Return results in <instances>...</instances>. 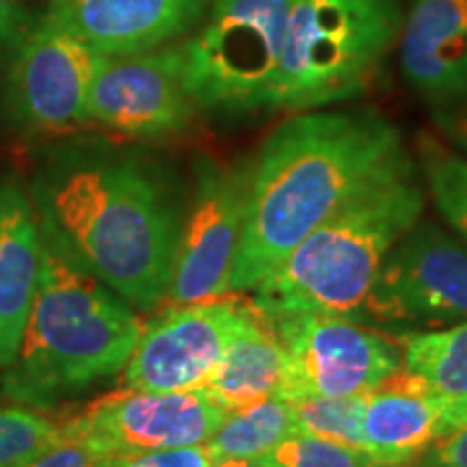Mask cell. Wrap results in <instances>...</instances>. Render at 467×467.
I'll return each mask as SVG.
<instances>
[{
  "label": "cell",
  "instance_id": "cell-1",
  "mask_svg": "<svg viewBox=\"0 0 467 467\" xmlns=\"http://www.w3.org/2000/svg\"><path fill=\"white\" fill-rule=\"evenodd\" d=\"M377 110H301L247 161V208L232 295L251 292L307 234L366 186L411 162Z\"/></svg>",
  "mask_w": 467,
  "mask_h": 467
},
{
  "label": "cell",
  "instance_id": "cell-2",
  "mask_svg": "<svg viewBox=\"0 0 467 467\" xmlns=\"http://www.w3.org/2000/svg\"><path fill=\"white\" fill-rule=\"evenodd\" d=\"M39 223L128 306L156 309L171 285L184 213L165 180L130 156H67L35 184Z\"/></svg>",
  "mask_w": 467,
  "mask_h": 467
},
{
  "label": "cell",
  "instance_id": "cell-3",
  "mask_svg": "<svg viewBox=\"0 0 467 467\" xmlns=\"http://www.w3.org/2000/svg\"><path fill=\"white\" fill-rule=\"evenodd\" d=\"M39 285L3 392L35 411H50L130 359L141 318L109 285L76 265L42 230Z\"/></svg>",
  "mask_w": 467,
  "mask_h": 467
},
{
  "label": "cell",
  "instance_id": "cell-4",
  "mask_svg": "<svg viewBox=\"0 0 467 467\" xmlns=\"http://www.w3.org/2000/svg\"><path fill=\"white\" fill-rule=\"evenodd\" d=\"M422 210L424 186L411 161L366 186L307 234L251 290V303L266 317L323 314L361 323L379 266Z\"/></svg>",
  "mask_w": 467,
  "mask_h": 467
},
{
  "label": "cell",
  "instance_id": "cell-5",
  "mask_svg": "<svg viewBox=\"0 0 467 467\" xmlns=\"http://www.w3.org/2000/svg\"><path fill=\"white\" fill-rule=\"evenodd\" d=\"M399 0H292L273 110L358 98L400 33Z\"/></svg>",
  "mask_w": 467,
  "mask_h": 467
},
{
  "label": "cell",
  "instance_id": "cell-6",
  "mask_svg": "<svg viewBox=\"0 0 467 467\" xmlns=\"http://www.w3.org/2000/svg\"><path fill=\"white\" fill-rule=\"evenodd\" d=\"M292 0H214L180 46L197 109L273 110Z\"/></svg>",
  "mask_w": 467,
  "mask_h": 467
},
{
  "label": "cell",
  "instance_id": "cell-7",
  "mask_svg": "<svg viewBox=\"0 0 467 467\" xmlns=\"http://www.w3.org/2000/svg\"><path fill=\"white\" fill-rule=\"evenodd\" d=\"M461 320H467V244L418 221L379 266L361 323L413 334Z\"/></svg>",
  "mask_w": 467,
  "mask_h": 467
},
{
  "label": "cell",
  "instance_id": "cell-8",
  "mask_svg": "<svg viewBox=\"0 0 467 467\" xmlns=\"http://www.w3.org/2000/svg\"><path fill=\"white\" fill-rule=\"evenodd\" d=\"M266 318L288 353L282 399L368 394L402 368L400 342L375 334L358 320L323 314Z\"/></svg>",
  "mask_w": 467,
  "mask_h": 467
},
{
  "label": "cell",
  "instance_id": "cell-9",
  "mask_svg": "<svg viewBox=\"0 0 467 467\" xmlns=\"http://www.w3.org/2000/svg\"><path fill=\"white\" fill-rule=\"evenodd\" d=\"M247 208V162L236 167L202 159L195 191L184 213L175 251L169 306L230 296L232 271L241 244Z\"/></svg>",
  "mask_w": 467,
  "mask_h": 467
},
{
  "label": "cell",
  "instance_id": "cell-10",
  "mask_svg": "<svg viewBox=\"0 0 467 467\" xmlns=\"http://www.w3.org/2000/svg\"><path fill=\"white\" fill-rule=\"evenodd\" d=\"M102 55L48 16L17 39L7 107L33 132H69L89 121L87 96Z\"/></svg>",
  "mask_w": 467,
  "mask_h": 467
},
{
  "label": "cell",
  "instance_id": "cell-11",
  "mask_svg": "<svg viewBox=\"0 0 467 467\" xmlns=\"http://www.w3.org/2000/svg\"><path fill=\"white\" fill-rule=\"evenodd\" d=\"M195 110L180 46L102 57L87 96L89 121L128 137L178 132Z\"/></svg>",
  "mask_w": 467,
  "mask_h": 467
},
{
  "label": "cell",
  "instance_id": "cell-12",
  "mask_svg": "<svg viewBox=\"0 0 467 467\" xmlns=\"http://www.w3.org/2000/svg\"><path fill=\"white\" fill-rule=\"evenodd\" d=\"M244 309L247 301L227 296L165 309L143 325L124 366L126 388L150 392L200 389L223 358Z\"/></svg>",
  "mask_w": 467,
  "mask_h": 467
},
{
  "label": "cell",
  "instance_id": "cell-13",
  "mask_svg": "<svg viewBox=\"0 0 467 467\" xmlns=\"http://www.w3.org/2000/svg\"><path fill=\"white\" fill-rule=\"evenodd\" d=\"M225 413L202 389L150 392L126 388L63 426L69 435L83 437L110 457L206 443Z\"/></svg>",
  "mask_w": 467,
  "mask_h": 467
},
{
  "label": "cell",
  "instance_id": "cell-14",
  "mask_svg": "<svg viewBox=\"0 0 467 467\" xmlns=\"http://www.w3.org/2000/svg\"><path fill=\"white\" fill-rule=\"evenodd\" d=\"M210 0H52L48 17L98 55H132L167 46L202 22Z\"/></svg>",
  "mask_w": 467,
  "mask_h": 467
},
{
  "label": "cell",
  "instance_id": "cell-15",
  "mask_svg": "<svg viewBox=\"0 0 467 467\" xmlns=\"http://www.w3.org/2000/svg\"><path fill=\"white\" fill-rule=\"evenodd\" d=\"M461 424L457 405L431 392L405 368L366 394L361 437L377 465L411 463Z\"/></svg>",
  "mask_w": 467,
  "mask_h": 467
},
{
  "label": "cell",
  "instance_id": "cell-16",
  "mask_svg": "<svg viewBox=\"0 0 467 467\" xmlns=\"http://www.w3.org/2000/svg\"><path fill=\"white\" fill-rule=\"evenodd\" d=\"M400 69L433 107L467 93V0H409Z\"/></svg>",
  "mask_w": 467,
  "mask_h": 467
},
{
  "label": "cell",
  "instance_id": "cell-17",
  "mask_svg": "<svg viewBox=\"0 0 467 467\" xmlns=\"http://www.w3.org/2000/svg\"><path fill=\"white\" fill-rule=\"evenodd\" d=\"M42 223L16 180L0 182V368L20 348L42 268Z\"/></svg>",
  "mask_w": 467,
  "mask_h": 467
},
{
  "label": "cell",
  "instance_id": "cell-18",
  "mask_svg": "<svg viewBox=\"0 0 467 467\" xmlns=\"http://www.w3.org/2000/svg\"><path fill=\"white\" fill-rule=\"evenodd\" d=\"M288 379V353L258 307L247 301L223 358L203 381L202 392L225 411L282 396Z\"/></svg>",
  "mask_w": 467,
  "mask_h": 467
},
{
  "label": "cell",
  "instance_id": "cell-19",
  "mask_svg": "<svg viewBox=\"0 0 467 467\" xmlns=\"http://www.w3.org/2000/svg\"><path fill=\"white\" fill-rule=\"evenodd\" d=\"M402 368L448 402L467 405V320L400 337Z\"/></svg>",
  "mask_w": 467,
  "mask_h": 467
},
{
  "label": "cell",
  "instance_id": "cell-20",
  "mask_svg": "<svg viewBox=\"0 0 467 467\" xmlns=\"http://www.w3.org/2000/svg\"><path fill=\"white\" fill-rule=\"evenodd\" d=\"M292 433H296V429L290 402L273 396L227 411L217 431L208 437L206 448L217 463L255 461Z\"/></svg>",
  "mask_w": 467,
  "mask_h": 467
},
{
  "label": "cell",
  "instance_id": "cell-21",
  "mask_svg": "<svg viewBox=\"0 0 467 467\" xmlns=\"http://www.w3.org/2000/svg\"><path fill=\"white\" fill-rule=\"evenodd\" d=\"M418 169L441 217L467 244V159L433 134L422 132L418 139Z\"/></svg>",
  "mask_w": 467,
  "mask_h": 467
},
{
  "label": "cell",
  "instance_id": "cell-22",
  "mask_svg": "<svg viewBox=\"0 0 467 467\" xmlns=\"http://www.w3.org/2000/svg\"><path fill=\"white\" fill-rule=\"evenodd\" d=\"M366 394L329 399V396H295L290 402L296 433H306L323 440L344 443L366 452L361 437V409Z\"/></svg>",
  "mask_w": 467,
  "mask_h": 467
},
{
  "label": "cell",
  "instance_id": "cell-23",
  "mask_svg": "<svg viewBox=\"0 0 467 467\" xmlns=\"http://www.w3.org/2000/svg\"><path fill=\"white\" fill-rule=\"evenodd\" d=\"M66 437L63 422L25 407L0 409V467H20Z\"/></svg>",
  "mask_w": 467,
  "mask_h": 467
},
{
  "label": "cell",
  "instance_id": "cell-24",
  "mask_svg": "<svg viewBox=\"0 0 467 467\" xmlns=\"http://www.w3.org/2000/svg\"><path fill=\"white\" fill-rule=\"evenodd\" d=\"M255 461L273 467H377L364 451L306 433L288 435Z\"/></svg>",
  "mask_w": 467,
  "mask_h": 467
},
{
  "label": "cell",
  "instance_id": "cell-25",
  "mask_svg": "<svg viewBox=\"0 0 467 467\" xmlns=\"http://www.w3.org/2000/svg\"><path fill=\"white\" fill-rule=\"evenodd\" d=\"M217 461L206 448V443L165 451H148L132 454H110L100 467H214Z\"/></svg>",
  "mask_w": 467,
  "mask_h": 467
},
{
  "label": "cell",
  "instance_id": "cell-26",
  "mask_svg": "<svg viewBox=\"0 0 467 467\" xmlns=\"http://www.w3.org/2000/svg\"><path fill=\"white\" fill-rule=\"evenodd\" d=\"M107 457L109 454L98 451L93 443L83 440V437L69 435L66 431V437L61 441H57L48 451L37 454L20 467H100Z\"/></svg>",
  "mask_w": 467,
  "mask_h": 467
},
{
  "label": "cell",
  "instance_id": "cell-27",
  "mask_svg": "<svg viewBox=\"0 0 467 467\" xmlns=\"http://www.w3.org/2000/svg\"><path fill=\"white\" fill-rule=\"evenodd\" d=\"M418 461L435 467H467V424L435 440Z\"/></svg>",
  "mask_w": 467,
  "mask_h": 467
},
{
  "label": "cell",
  "instance_id": "cell-28",
  "mask_svg": "<svg viewBox=\"0 0 467 467\" xmlns=\"http://www.w3.org/2000/svg\"><path fill=\"white\" fill-rule=\"evenodd\" d=\"M433 121L448 143L467 154V93L451 102L437 104Z\"/></svg>",
  "mask_w": 467,
  "mask_h": 467
},
{
  "label": "cell",
  "instance_id": "cell-29",
  "mask_svg": "<svg viewBox=\"0 0 467 467\" xmlns=\"http://www.w3.org/2000/svg\"><path fill=\"white\" fill-rule=\"evenodd\" d=\"M214 467H273L268 463H262V461H221Z\"/></svg>",
  "mask_w": 467,
  "mask_h": 467
},
{
  "label": "cell",
  "instance_id": "cell-30",
  "mask_svg": "<svg viewBox=\"0 0 467 467\" xmlns=\"http://www.w3.org/2000/svg\"><path fill=\"white\" fill-rule=\"evenodd\" d=\"M377 467H435V465L422 463V461H411V463H400V465H377Z\"/></svg>",
  "mask_w": 467,
  "mask_h": 467
},
{
  "label": "cell",
  "instance_id": "cell-31",
  "mask_svg": "<svg viewBox=\"0 0 467 467\" xmlns=\"http://www.w3.org/2000/svg\"><path fill=\"white\" fill-rule=\"evenodd\" d=\"M16 0H0V11H5L7 7H11V5H14Z\"/></svg>",
  "mask_w": 467,
  "mask_h": 467
}]
</instances>
